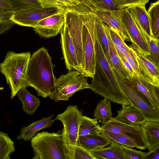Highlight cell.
I'll use <instances>...</instances> for the list:
<instances>
[{
	"mask_svg": "<svg viewBox=\"0 0 159 159\" xmlns=\"http://www.w3.org/2000/svg\"><path fill=\"white\" fill-rule=\"evenodd\" d=\"M94 47L96 65L95 74L89 89L111 102L121 105L130 104L123 93L114 69L104 52L97 26L94 34Z\"/></svg>",
	"mask_w": 159,
	"mask_h": 159,
	"instance_id": "obj_1",
	"label": "cell"
},
{
	"mask_svg": "<svg viewBox=\"0 0 159 159\" xmlns=\"http://www.w3.org/2000/svg\"><path fill=\"white\" fill-rule=\"evenodd\" d=\"M54 67L52 57L46 48L42 47L34 52L28 65L26 87L33 88L39 96L48 97L58 102Z\"/></svg>",
	"mask_w": 159,
	"mask_h": 159,
	"instance_id": "obj_2",
	"label": "cell"
},
{
	"mask_svg": "<svg viewBox=\"0 0 159 159\" xmlns=\"http://www.w3.org/2000/svg\"><path fill=\"white\" fill-rule=\"evenodd\" d=\"M31 56L30 52L18 53L10 51L0 64V71L11 90V99L23 87H27L28 69Z\"/></svg>",
	"mask_w": 159,
	"mask_h": 159,
	"instance_id": "obj_3",
	"label": "cell"
},
{
	"mask_svg": "<svg viewBox=\"0 0 159 159\" xmlns=\"http://www.w3.org/2000/svg\"><path fill=\"white\" fill-rule=\"evenodd\" d=\"M83 23L82 42L85 61L83 75L86 77H93L96 65L94 47V34L97 18L89 7L80 5L76 7Z\"/></svg>",
	"mask_w": 159,
	"mask_h": 159,
	"instance_id": "obj_4",
	"label": "cell"
},
{
	"mask_svg": "<svg viewBox=\"0 0 159 159\" xmlns=\"http://www.w3.org/2000/svg\"><path fill=\"white\" fill-rule=\"evenodd\" d=\"M30 141L34 153L32 159H68L62 130L39 133Z\"/></svg>",
	"mask_w": 159,
	"mask_h": 159,
	"instance_id": "obj_5",
	"label": "cell"
},
{
	"mask_svg": "<svg viewBox=\"0 0 159 159\" xmlns=\"http://www.w3.org/2000/svg\"><path fill=\"white\" fill-rule=\"evenodd\" d=\"M62 123L63 140L68 159H74L75 148L78 144L80 125L84 116L76 105H69L65 111L55 118Z\"/></svg>",
	"mask_w": 159,
	"mask_h": 159,
	"instance_id": "obj_6",
	"label": "cell"
},
{
	"mask_svg": "<svg viewBox=\"0 0 159 159\" xmlns=\"http://www.w3.org/2000/svg\"><path fill=\"white\" fill-rule=\"evenodd\" d=\"M56 86L58 101H67L77 91L89 89V84L83 74L73 70L57 79Z\"/></svg>",
	"mask_w": 159,
	"mask_h": 159,
	"instance_id": "obj_7",
	"label": "cell"
},
{
	"mask_svg": "<svg viewBox=\"0 0 159 159\" xmlns=\"http://www.w3.org/2000/svg\"><path fill=\"white\" fill-rule=\"evenodd\" d=\"M113 69L120 88L130 104L141 112L145 121L159 122V112L150 106L127 81Z\"/></svg>",
	"mask_w": 159,
	"mask_h": 159,
	"instance_id": "obj_8",
	"label": "cell"
},
{
	"mask_svg": "<svg viewBox=\"0 0 159 159\" xmlns=\"http://www.w3.org/2000/svg\"><path fill=\"white\" fill-rule=\"evenodd\" d=\"M121 20L130 38V46L136 52L145 56L150 54L147 35L135 20L127 8L122 10Z\"/></svg>",
	"mask_w": 159,
	"mask_h": 159,
	"instance_id": "obj_9",
	"label": "cell"
},
{
	"mask_svg": "<svg viewBox=\"0 0 159 159\" xmlns=\"http://www.w3.org/2000/svg\"><path fill=\"white\" fill-rule=\"evenodd\" d=\"M65 22L70 33L79 63L84 72L85 61L82 42L83 23L75 7L69 8L67 11Z\"/></svg>",
	"mask_w": 159,
	"mask_h": 159,
	"instance_id": "obj_10",
	"label": "cell"
},
{
	"mask_svg": "<svg viewBox=\"0 0 159 159\" xmlns=\"http://www.w3.org/2000/svg\"><path fill=\"white\" fill-rule=\"evenodd\" d=\"M66 9L67 8L37 7L14 13L11 19L16 24L34 28L42 20Z\"/></svg>",
	"mask_w": 159,
	"mask_h": 159,
	"instance_id": "obj_11",
	"label": "cell"
},
{
	"mask_svg": "<svg viewBox=\"0 0 159 159\" xmlns=\"http://www.w3.org/2000/svg\"><path fill=\"white\" fill-rule=\"evenodd\" d=\"M60 33L61 48L66 68L69 70H75L83 74V70L78 62L70 33L65 22Z\"/></svg>",
	"mask_w": 159,
	"mask_h": 159,
	"instance_id": "obj_12",
	"label": "cell"
},
{
	"mask_svg": "<svg viewBox=\"0 0 159 159\" xmlns=\"http://www.w3.org/2000/svg\"><path fill=\"white\" fill-rule=\"evenodd\" d=\"M69 9L64 10L40 20L34 28V30L39 35L44 38L57 35L64 25L66 14Z\"/></svg>",
	"mask_w": 159,
	"mask_h": 159,
	"instance_id": "obj_13",
	"label": "cell"
},
{
	"mask_svg": "<svg viewBox=\"0 0 159 159\" xmlns=\"http://www.w3.org/2000/svg\"><path fill=\"white\" fill-rule=\"evenodd\" d=\"M101 126L104 129L130 137L137 142L139 149L144 150L146 148L140 125L125 124L112 117L109 121Z\"/></svg>",
	"mask_w": 159,
	"mask_h": 159,
	"instance_id": "obj_14",
	"label": "cell"
},
{
	"mask_svg": "<svg viewBox=\"0 0 159 159\" xmlns=\"http://www.w3.org/2000/svg\"><path fill=\"white\" fill-rule=\"evenodd\" d=\"M97 18L110 27L114 29L124 41L130 42V38L123 24L121 13L122 10H97L93 7H90Z\"/></svg>",
	"mask_w": 159,
	"mask_h": 159,
	"instance_id": "obj_15",
	"label": "cell"
},
{
	"mask_svg": "<svg viewBox=\"0 0 159 159\" xmlns=\"http://www.w3.org/2000/svg\"><path fill=\"white\" fill-rule=\"evenodd\" d=\"M126 81L150 106L159 112V104L155 87L135 76L131 77L129 81Z\"/></svg>",
	"mask_w": 159,
	"mask_h": 159,
	"instance_id": "obj_16",
	"label": "cell"
},
{
	"mask_svg": "<svg viewBox=\"0 0 159 159\" xmlns=\"http://www.w3.org/2000/svg\"><path fill=\"white\" fill-rule=\"evenodd\" d=\"M136 52V61L143 80L155 87L159 88V68L146 56Z\"/></svg>",
	"mask_w": 159,
	"mask_h": 159,
	"instance_id": "obj_17",
	"label": "cell"
},
{
	"mask_svg": "<svg viewBox=\"0 0 159 159\" xmlns=\"http://www.w3.org/2000/svg\"><path fill=\"white\" fill-rule=\"evenodd\" d=\"M116 120L130 125H141L145 121L141 112L131 105H122L121 110L114 117Z\"/></svg>",
	"mask_w": 159,
	"mask_h": 159,
	"instance_id": "obj_18",
	"label": "cell"
},
{
	"mask_svg": "<svg viewBox=\"0 0 159 159\" xmlns=\"http://www.w3.org/2000/svg\"><path fill=\"white\" fill-rule=\"evenodd\" d=\"M53 116V115H52L47 118L43 117L42 119L34 122L27 126L23 127L20 131L19 135L17 137V139L31 141L38 132L52 126L56 120L52 118Z\"/></svg>",
	"mask_w": 159,
	"mask_h": 159,
	"instance_id": "obj_19",
	"label": "cell"
},
{
	"mask_svg": "<svg viewBox=\"0 0 159 159\" xmlns=\"http://www.w3.org/2000/svg\"><path fill=\"white\" fill-rule=\"evenodd\" d=\"M140 126L146 148L151 151L159 145V122L147 121Z\"/></svg>",
	"mask_w": 159,
	"mask_h": 159,
	"instance_id": "obj_20",
	"label": "cell"
},
{
	"mask_svg": "<svg viewBox=\"0 0 159 159\" xmlns=\"http://www.w3.org/2000/svg\"><path fill=\"white\" fill-rule=\"evenodd\" d=\"M145 5L142 4L135 5L127 8V9L146 34L149 37L153 38L149 17Z\"/></svg>",
	"mask_w": 159,
	"mask_h": 159,
	"instance_id": "obj_21",
	"label": "cell"
},
{
	"mask_svg": "<svg viewBox=\"0 0 159 159\" xmlns=\"http://www.w3.org/2000/svg\"><path fill=\"white\" fill-rule=\"evenodd\" d=\"M123 145L111 143L110 146L90 151L95 159H126Z\"/></svg>",
	"mask_w": 159,
	"mask_h": 159,
	"instance_id": "obj_22",
	"label": "cell"
},
{
	"mask_svg": "<svg viewBox=\"0 0 159 159\" xmlns=\"http://www.w3.org/2000/svg\"><path fill=\"white\" fill-rule=\"evenodd\" d=\"M78 144L91 151L103 148L111 144L108 139L101 134L79 136Z\"/></svg>",
	"mask_w": 159,
	"mask_h": 159,
	"instance_id": "obj_23",
	"label": "cell"
},
{
	"mask_svg": "<svg viewBox=\"0 0 159 159\" xmlns=\"http://www.w3.org/2000/svg\"><path fill=\"white\" fill-rule=\"evenodd\" d=\"M26 88L23 87L20 89L17 95L22 103L24 111L28 115H32L40 106L41 101L39 98L30 93Z\"/></svg>",
	"mask_w": 159,
	"mask_h": 159,
	"instance_id": "obj_24",
	"label": "cell"
},
{
	"mask_svg": "<svg viewBox=\"0 0 159 159\" xmlns=\"http://www.w3.org/2000/svg\"><path fill=\"white\" fill-rule=\"evenodd\" d=\"M109 26L107 25V33L108 37L110 58L113 69L116 70L125 80L129 81L130 74L124 66L111 36Z\"/></svg>",
	"mask_w": 159,
	"mask_h": 159,
	"instance_id": "obj_25",
	"label": "cell"
},
{
	"mask_svg": "<svg viewBox=\"0 0 159 159\" xmlns=\"http://www.w3.org/2000/svg\"><path fill=\"white\" fill-rule=\"evenodd\" d=\"M110 102L104 98L99 102L94 111V118L102 125L105 124L113 117Z\"/></svg>",
	"mask_w": 159,
	"mask_h": 159,
	"instance_id": "obj_26",
	"label": "cell"
},
{
	"mask_svg": "<svg viewBox=\"0 0 159 159\" xmlns=\"http://www.w3.org/2000/svg\"><path fill=\"white\" fill-rule=\"evenodd\" d=\"M101 134L106 137L111 143H116L129 148L139 149L137 142L127 135L113 132L103 129H102Z\"/></svg>",
	"mask_w": 159,
	"mask_h": 159,
	"instance_id": "obj_27",
	"label": "cell"
},
{
	"mask_svg": "<svg viewBox=\"0 0 159 159\" xmlns=\"http://www.w3.org/2000/svg\"><path fill=\"white\" fill-rule=\"evenodd\" d=\"M102 130L97 119L84 116L80 126L79 136L101 134Z\"/></svg>",
	"mask_w": 159,
	"mask_h": 159,
	"instance_id": "obj_28",
	"label": "cell"
},
{
	"mask_svg": "<svg viewBox=\"0 0 159 159\" xmlns=\"http://www.w3.org/2000/svg\"><path fill=\"white\" fill-rule=\"evenodd\" d=\"M109 29L111 39L117 52L122 53L125 57L131 55L136 59V53L135 51L126 44L114 29L110 26Z\"/></svg>",
	"mask_w": 159,
	"mask_h": 159,
	"instance_id": "obj_29",
	"label": "cell"
},
{
	"mask_svg": "<svg viewBox=\"0 0 159 159\" xmlns=\"http://www.w3.org/2000/svg\"><path fill=\"white\" fill-rule=\"evenodd\" d=\"M15 151L14 142L6 133L0 132V159H10L11 155Z\"/></svg>",
	"mask_w": 159,
	"mask_h": 159,
	"instance_id": "obj_30",
	"label": "cell"
},
{
	"mask_svg": "<svg viewBox=\"0 0 159 159\" xmlns=\"http://www.w3.org/2000/svg\"><path fill=\"white\" fill-rule=\"evenodd\" d=\"M147 12L152 34L153 38L156 39L159 34V0L150 3Z\"/></svg>",
	"mask_w": 159,
	"mask_h": 159,
	"instance_id": "obj_31",
	"label": "cell"
},
{
	"mask_svg": "<svg viewBox=\"0 0 159 159\" xmlns=\"http://www.w3.org/2000/svg\"><path fill=\"white\" fill-rule=\"evenodd\" d=\"M107 25L97 18V27L99 39L106 57L113 69L111 60L107 33Z\"/></svg>",
	"mask_w": 159,
	"mask_h": 159,
	"instance_id": "obj_32",
	"label": "cell"
},
{
	"mask_svg": "<svg viewBox=\"0 0 159 159\" xmlns=\"http://www.w3.org/2000/svg\"><path fill=\"white\" fill-rule=\"evenodd\" d=\"M15 13L32 8L42 7L40 0H6Z\"/></svg>",
	"mask_w": 159,
	"mask_h": 159,
	"instance_id": "obj_33",
	"label": "cell"
},
{
	"mask_svg": "<svg viewBox=\"0 0 159 159\" xmlns=\"http://www.w3.org/2000/svg\"><path fill=\"white\" fill-rule=\"evenodd\" d=\"M43 7H54L61 8H70L81 3L74 0H40Z\"/></svg>",
	"mask_w": 159,
	"mask_h": 159,
	"instance_id": "obj_34",
	"label": "cell"
},
{
	"mask_svg": "<svg viewBox=\"0 0 159 159\" xmlns=\"http://www.w3.org/2000/svg\"><path fill=\"white\" fill-rule=\"evenodd\" d=\"M13 10H0V34L4 33L15 24L11 19L14 14Z\"/></svg>",
	"mask_w": 159,
	"mask_h": 159,
	"instance_id": "obj_35",
	"label": "cell"
},
{
	"mask_svg": "<svg viewBox=\"0 0 159 159\" xmlns=\"http://www.w3.org/2000/svg\"><path fill=\"white\" fill-rule=\"evenodd\" d=\"M150 49V54L146 56L159 68V40L148 37Z\"/></svg>",
	"mask_w": 159,
	"mask_h": 159,
	"instance_id": "obj_36",
	"label": "cell"
},
{
	"mask_svg": "<svg viewBox=\"0 0 159 159\" xmlns=\"http://www.w3.org/2000/svg\"><path fill=\"white\" fill-rule=\"evenodd\" d=\"M92 6L97 10H119L114 0H89Z\"/></svg>",
	"mask_w": 159,
	"mask_h": 159,
	"instance_id": "obj_37",
	"label": "cell"
},
{
	"mask_svg": "<svg viewBox=\"0 0 159 159\" xmlns=\"http://www.w3.org/2000/svg\"><path fill=\"white\" fill-rule=\"evenodd\" d=\"M123 149L126 159H146L148 152L137 150L124 145Z\"/></svg>",
	"mask_w": 159,
	"mask_h": 159,
	"instance_id": "obj_38",
	"label": "cell"
},
{
	"mask_svg": "<svg viewBox=\"0 0 159 159\" xmlns=\"http://www.w3.org/2000/svg\"><path fill=\"white\" fill-rule=\"evenodd\" d=\"M118 9L122 10L130 7L133 6L145 5L148 2L149 0H114Z\"/></svg>",
	"mask_w": 159,
	"mask_h": 159,
	"instance_id": "obj_39",
	"label": "cell"
},
{
	"mask_svg": "<svg viewBox=\"0 0 159 159\" xmlns=\"http://www.w3.org/2000/svg\"><path fill=\"white\" fill-rule=\"evenodd\" d=\"M95 159L90 152L82 147L78 144L75 152L74 159Z\"/></svg>",
	"mask_w": 159,
	"mask_h": 159,
	"instance_id": "obj_40",
	"label": "cell"
},
{
	"mask_svg": "<svg viewBox=\"0 0 159 159\" xmlns=\"http://www.w3.org/2000/svg\"><path fill=\"white\" fill-rule=\"evenodd\" d=\"M118 53L124 66L129 73L131 77L135 76L134 71L132 67L125 56L120 53L118 52Z\"/></svg>",
	"mask_w": 159,
	"mask_h": 159,
	"instance_id": "obj_41",
	"label": "cell"
},
{
	"mask_svg": "<svg viewBox=\"0 0 159 159\" xmlns=\"http://www.w3.org/2000/svg\"><path fill=\"white\" fill-rule=\"evenodd\" d=\"M146 159H159V145L147 152Z\"/></svg>",
	"mask_w": 159,
	"mask_h": 159,
	"instance_id": "obj_42",
	"label": "cell"
},
{
	"mask_svg": "<svg viewBox=\"0 0 159 159\" xmlns=\"http://www.w3.org/2000/svg\"><path fill=\"white\" fill-rule=\"evenodd\" d=\"M0 10L14 11L11 6L6 0H0Z\"/></svg>",
	"mask_w": 159,
	"mask_h": 159,
	"instance_id": "obj_43",
	"label": "cell"
},
{
	"mask_svg": "<svg viewBox=\"0 0 159 159\" xmlns=\"http://www.w3.org/2000/svg\"><path fill=\"white\" fill-rule=\"evenodd\" d=\"M80 2L82 5H88L90 4L89 0H74Z\"/></svg>",
	"mask_w": 159,
	"mask_h": 159,
	"instance_id": "obj_44",
	"label": "cell"
},
{
	"mask_svg": "<svg viewBox=\"0 0 159 159\" xmlns=\"http://www.w3.org/2000/svg\"><path fill=\"white\" fill-rule=\"evenodd\" d=\"M155 88H156V90L157 93L158 103L159 104V88H157L156 87H155Z\"/></svg>",
	"mask_w": 159,
	"mask_h": 159,
	"instance_id": "obj_45",
	"label": "cell"
},
{
	"mask_svg": "<svg viewBox=\"0 0 159 159\" xmlns=\"http://www.w3.org/2000/svg\"><path fill=\"white\" fill-rule=\"evenodd\" d=\"M156 39L159 40V34Z\"/></svg>",
	"mask_w": 159,
	"mask_h": 159,
	"instance_id": "obj_46",
	"label": "cell"
}]
</instances>
